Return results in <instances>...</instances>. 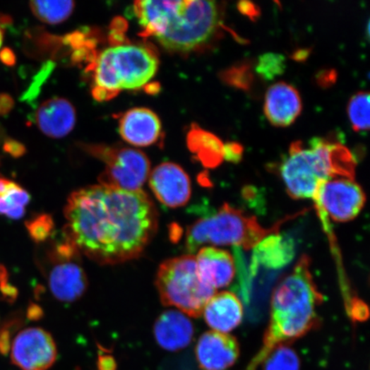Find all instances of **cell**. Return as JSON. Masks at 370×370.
<instances>
[{"label": "cell", "mask_w": 370, "mask_h": 370, "mask_svg": "<svg viewBox=\"0 0 370 370\" xmlns=\"http://www.w3.org/2000/svg\"><path fill=\"white\" fill-rule=\"evenodd\" d=\"M35 121L44 134L52 138H61L73 130L76 111L67 100L52 98L46 100L38 108Z\"/></svg>", "instance_id": "ac0fdd59"}, {"label": "cell", "mask_w": 370, "mask_h": 370, "mask_svg": "<svg viewBox=\"0 0 370 370\" xmlns=\"http://www.w3.org/2000/svg\"><path fill=\"white\" fill-rule=\"evenodd\" d=\"M187 146L204 167L213 168L223 162L224 144L214 134L193 124L187 135Z\"/></svg>", "instance_id": "7402d4cb"}, {"label": "cell", "mask_w": 370, "mask_h": 370, "mask_svg": "<svg viewBox=\"0 0 370 370\" xmlns=\"http://www.w3.org/2000/svg\"><path fill=\"white\" fill-rule=\"evenodd\" d=\"M244 148L240 144L228 143L224 144V160L232 163H239L242 160Z\"/></svg>", "instance_id": "4dcf8cb0"}, {"label": "cell", "mask_w": 370, "mask_h": 370, "mask_svg": "<svg viewBox=\"0 0 370 370\" xmlns=\"http://www.w3.org/2000/svg\"><path fill=\"white\" fill-rule=\"evenodd\" d=\"M220 19L215 2L180 1L166 31L157 38L167 50L189 52L202 46L215 33Z\"/></svg>", "instance_id": "52a82bcc"}, {"label": "cell", "mask_w": 370, "mask_h": 370, "mask_svg": "<svg viewBox=\"0 0 370 370\" xmlns=\"http://www.w3.org/2000/svg\"><path fill=\"white\" fill-rule=\"evenodd\" d=\"M251 260V272H256L260 267L268 269L283 268L295 256V244L291 237L280 235L279 232L264 237L256 244Z\"/></svg>", "instance_id": "ffe728a7"}, {"label": "cell", "mask_w": 370, "mask_h": 370, "mask_svg": "<svg viewBox=\"0 0 370 370\" xmlns=\"http://www.w3.org/2000/svg\"><path fill=\"white\" fill-rule=\"evenodd\" d=\"M4 32L1 25H0V47L2 46Z\"/></svg>", "instance_id": "74e56055"}, {"label": "cell", "mask_w": 370, "mask_h": 370, "mask_svg": "<svg viewBox=\"0 0 370 370\" xmlns=\"http://www.w3.org/2000/svg\"><path fill=\"white\" fill-rule=\"evenodd\" d=\"M221 78L229 85L248 90L253 81V74L251 66L248 64H237L221 74Z\"/></svg>", "instance_id": "83f0119b"}, {"label": "cell", "mask_w": 370, "mask_h": 370, "mask_svg": "<svg viewBox=\"0 0 370 370\" xmlns=\"http://www.w3.org/2000/svg\"><path fill=\"white\" fill-rule=\"evenodd\" d=\"M150 185L156 198L168 208L183 207L191 199V179L179 165L166 162L156 167L150 176Z\"/></svg>", "instance_id": "7c38bea8"}, {"label": "cell", "mask_w": 370, "mask_h": 370, "mask_svg": "<svg viewBox=\"0 0 370 370\" xmlns=\"http://www.w3.org/2000/svg\"><path fill=\"white\" fill-rule=\"evenodd\" d=\"M18 296L17 289L8 281L6 268L0 264V299L12 302Z\"/></svg>", "instance_id": "f546056e"}, {"label": "cell", "mask_w": 370, "mask_h": 370, "mask_svg": "<svg viewBox=\"0 0 370 370\" xmlns=\"http://www.w3.org/2000/svg\"><path fill=\"white\" fill-rule=\"evenodd\" d=\"M348 115L355 131L369 130V95L366 92H357L350 100Z\"/></svg>", "instance_id": "d4e9b609"}, {"label": "cell", "mask_w": 370, "mask_h": 370, "mask_svg": "<svg viewBox=\"0 0 370 370\" xmlns=\"http://www.w3.org/2000/svg\"><path fill=\"white\" fill-rule=\"evenodd\" d=\"M285 70V59L283 55L268 52L260 56L256 66V71L261 78L268 81L283 74Z\"/></svg>", "instance_id": "4316f807"}, {"label": "cell", "mask_w": 370, "mask_h": 370, "mask_svg": "<svg viewBox=\"0 0 370 370\" xmlns=\"http://www.w3.org/2000/svg\"><path fill=\"white\" fill-rule=\"evenodd\" d=\"M240 348L236 338L215 331L204 333L196 347V355L203 370H226L239 359Z\"/></svg>", "instance_id": "4fadbf2b"}, {"label": "cell", "mask_w": 370, "mask_h": 370, "mask_svg": "<svg viewBox=\"0 0 370 370\" xmlns=\"http://www.w3.org/2000/svg\"><path fill=\"white\" fill-rule=\"evenodd\" d=\"M119 130L128 143L148 147L158 143L162 136V123L154 112L147 108H134L121 116Z\"/></svg>", "instance_id": "5bb4252c"}, {"label": "cell", "mask_w": 370, "mask_h": 370, "mask_svg": "<svg viewBox=\"0 0 370 370\" xmlns=\"http://www.w3.org/2000/svg\"><path fill=\"white\" fill-rule=\"evenodd\" d=\"M87 150L107 164L99 177L100 185L138 191L150 177V160L143 152L133 148L105 146H88Z\"/></svg>", "instance_id": "ba28073f"}, {"label": "cell", "mask_w": 370, "mask_h": 370, "mask_svg": "<svg viewBox=\"0 0 370 370\" xmlns=\"http://www.w3.org/2000/svg\"><path fill=\"white\" fill-rule=\"evenodd\" d=\"M313 200L323 224L328 222V218L347 222L359 216L366 196L354 179L333 178L321 184Z\"/></svg>", "instance_id": "9c48e42d"}, {"label": "cell", "mask_w": 370, "mask_h": 370, "mask_svg": "<svg viewBox=\"0 0 370 370\" xmlns=\"http://www.w3.org/2000/svg\"><path fill=\"white\" fill-rule=\"evenodd\" d=\"M197 268L203 282L214 290L232 283L235 276V261L225 249L213 246L201 248L196 256Z\"/></svg>", "instance_id": "e0dca14e"}, {"label": "cell", "mask_w": 370, "mask_h": 370, "mask_svg": "<svg viewBox=\"0 0 370 370\" xmlns=\"http://www.w3.org/2000/svg\"><path fill=\"white\" fill-rule=\"evenodd\" d=\"M14 107V100L7 94H0V115L5 116L12 110Z\"/></svg>", "instance_id": "836d02e7"}, {"label": "cell", "mask_w": 370, "mask_h": 370, "mask_svg": "<svg viewBox=\"0 0 370 370\" xmlns=\"http://www.w3.org/2000/svg\"><path fill=\"white\" fill-rule=\"evenodd\" d=\"M28 232L36 243L47 240L54 227V221L50 215H41L34 217L25 223Z\"/></svg>", "instance_id": "f1b7e54d"}, {"label": "cell", "mask_w": 370, "mask_h": 370, "mask_svg": "<svg viewBox=\"0 0 370 370\" xmlns=\"http://www.w3.org/2000/svg\"><path fill=\"white\" fill-rule=\"evenodd\" d=\"M180 1H160V0H144L134 4V12L138 19L143 32V37L158 38L164 34L169 21L179 6Z\"/></svg>", "instance_id": "44dd1931"}, {"label": "cell", "mask_w": 370, "mask_h": 370, "mask_svg": "<svg viewBox=\"0 0 370 370\" xmlns=\"http://www.w3.org/2000/svg\"><path fill=\"white\" fill-rule=\"evenodd\" d=\"M203 315L213 331L228 333L242 321L243 304L234 293L220 292L208 302Z\"/></svg>", "instance_id": "d6986e66"}, {"label": "cell", "mask_w": 370, "mask_h": 370, "mask_svg": "<svg viewBox=\"0 0 370 370\" xmlns=\"http://www.w3.org/2000/svg\"><path fill=\"white\" fill-rule=\"evenodd\" d=\"M264 370H300V359L288 345H280L263 362Z\"/></svg>", "instance_id": "484cf974"}, {"label": "cell", "mask_w": 370, "mask_h": 370, "mask_svg": "<svg viewBox=\"0 0 370 370\" xmlns=\"http://www.w3.org/2000/svg\"><path fill=\"white\" fill-rule=\"evenodd\" d=\"M118 365L114 357L110 354H100L97 360L98 370H117Z\"/></svg>", "instance_id": "d6a6232c"}, {"label": "cell", "mask_w": 370, "mask_h": 370, "mask_svg": "<svg viewBox=\"0 0 370 370\" xmlns=\"http://www.w3.org/2000/svg\"><path fill=\"white\" fill-rule=\"evenodd\" d=\"M156 285L165 306L179 309L191 317L203 316L215 294L201 278L196 256L186 255L165 261L157 273Z\"/></svg>", "instance_id": "8992f818"}, {"label": "cell", "mask_w": 370, "mask_h": 370, "mask_svg": "<svg viewBox=\"0 0 370 370\" xmlns=\"http://www.w3.org/2000/svg\"><path fill=\"white\" fill-rule=\"evenodd\" d=\"M158 59L147 47L119 45L107 48L95 58L90 69L94 71L95 87L114 95L123 90H138L154 78Z\"/></svg>", "instance_id": "5b68a950"}, {"label": "cell", "mask_w": 370, "mask_h": 370, "mask_svg": "<svg viewBox=\"0 0 370 370\" xmlns=\"http://www.w3.org/2000/svg\"><path fill=\"white\" fill-rule=\"evenodd\" d=\"M301 111L300 95L294 87L282 82L273 84L268 88L265 96L264 112L273 126H291Z\"/></svg>", "instance_id": "9a60e30c"}, {"label": "cell", "mask_w": 370, "mask_h": 370, "mask_svg": "<svg viewBox=\"0 0 370 370\" xmlns=\"http://www.w3.org/2000/svg\"><path fill=\"white\" fill-rule=\"evenodd\" d=\"M239 8L242 13L249 16V18H255L259 12L252 3L241 2L239 4Z\"/></svg>", "instance_id": "d590c367"}, {"label": "cell", "mask_w": 370, "mask_h": 370, "mask_svg": "<svg viewBox=\"0 0 370 370\" xmlns=\"http://www.w3.org/2000/svg\"><path fill=\"white\" fill-rule=\"evenodd\" d=\"M30 196L14 181L0 179V215L11 220H20L25 215Z\"/></svg>", "instance_id": "603a6c76"}, {"label": "cell", "mask_w": 370, "mask_h": 370, "mask_svg": "<svg viewBox=\"0 0 370 370\" xmlns=\"http://www.w3.org/2000/svg\"><path fill=\"white\" fill-rule=\"evenodd\" d=\"M48 256L52 263L47 279L52 294L64 303L78 300L88 285L86 273L79 263V256L66 258L52 251Z\"/></svg>", "instance_id": "8fae6325"}, {"label": "cell", "mask_w": 370, "mask_h": 370, "mask_svg": "<svg viewBox=\"0 0 370 370\" xmlns=\"http://www.w3.org/2000/svg\"><path fill=\"white\" fill-rule=\"evenodd\" d=\"M279 227L277 225L264 228L255 216L226 203L214 214L197 220L188 227L185 245L191 254L204 244H212L213 247L231 245L249 251L264 237L278 232Z\"/></svg>", "instance_id": "277c9868"}, {"label": "cell", "mask_w": 370, "mask_h": 370, "mask_svg": "<svg viewBox=\"0 0 370 370\" xmlns=\"http://www.w3.org/2000/svg\"><path fill=\"white\" fill-rule=\"evenodd\" d=\"M323 302V296L313 279L311 259L304 255L273 291L263 347L246 370H256L277 347L288 345L316 328L320 323L317 309Z\"/></svg>", "instance_id": "7a4b0ae2"}, {"label": "cell", "mask_w": 370, "mask_h": 370, "mask_svg": "<svg viewBox=\"0 0 370 370\" xmlns=\"http://www.w3.org/2000/svg\"><path fill=\"white\" fill-rule=\"evenodd\" d=\"M64 213V237L100 265L138 258L158 228V211L142 190L92 185L72 193Z\"/></svg>", "instance_id": "6da1fadb"}, {"label": "cell", "mask_w": 370, "mask_h": 370, "mask_svg": "<svg viewBox=\"0 0 370 370\" xmlns=\"http://www.w3.org/2000/svg\"><path fill=\"white\" fill-rule=\"evenodd\" d=\"M6 141V131L4 130L3 126L0 124V143L5 142Z\"/></svg>", "instance_id": "8d00e7d4"}, {"label": "cell", "mask_w": 370, "mask_h": 370, "mask_svg": "<svg viewBox=\"0 0 370 370\" xmlns=\"http://www.w3.org/2000/svg\"><path fill=\"white\" fill-rule=\"evenodd\" d=\"M12 364L22 370H47L57 359L54 338L46 330L30 328L14 338L10 347Z\"/></svg>", "instance_id": "30bf717a"}, {"label": "cell", "mask_w": 370, "mask_h": 370, "mask_svg": "<svg viewBox=\"0 0 370 370\" xmlns=\"http://www.w3.org/2000/svg\"><path fill=\"white\" fill-rule=\"evenodd\" d=\"M355 167L354 157L343 145L315 138L309 141L308 148L301 142L292 143L280 172L290 196L313 200L324 181L354 179Z\"/></svg>", "instance_id": "3957f363"}, {"label": "cell", "mask_w": 370, "mask_h": 370, "mask_svg": "<svg viewBox=\"0 0 370 370\" xmlns=\"http://www.w3.org/2000/svg\"><path fill=\"white\" fill-rule=\"evenodd\" d=\"M3 150L15 158H19L25 154L26 148L22 143L12 139H6L4 142Z\"/></svg>", "instance_id": "1f68e13d"}, {"label": "cell", "mask_w": 370, "mask_h": 370, "mask_svg": "<svg viewBox=\"0 0 370 370\" xmlns=\"http://www.w3.org/2000/svg\"><path fill=\"white\" fill-rule=\"evenodd\" d=\"M75 3L66 1H32L30 8L36 18L50 24H57L69 18L74 10Z\"/></svg>", "instance_id": "cb8c5ba5"}, {"label": "cell", "mask_w": 370, "mask_h": 370, "mask_svg": "<svg viewBox=\"0 0 370 370\" xmlns=\"http://www.w3.org/2000/svg\"><path fill=\"white\" fill-rule=\"evenodd\" d=\"M0 60L8 66H14L16 63V56L10 48H5L0 51Z\"/></svg>", "instance_id": "e575fe53"}, {"label": "cell", "mask_w": 370, "mask_h": 370, "mask_svg": "<svg viewBox=\"0 0 370 370\" xmlns=\"http://www.w3.org/2000/svg\"><path fill=\"white\" fill-rule=\"evenodd\" d=\"M154 335L160 347L168 352H178L191 344L194 327L185 314L169 309L156 320Z\"/></svg>", "instance_id": "2e32d148"}]
</instances>
